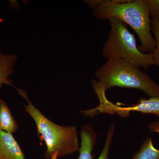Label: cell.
I'll use <instances>...</instances> for the list:
<instances>
[{
  "label": "cell",
  "mask_w": 159,
  "mask_h": 159,
  "mask_svg": "<svg viewBox=\"0 0 159 159\" xmlns=\"http://www.w3.org/2000/svg\"><path fill=\"white\" fill-rule=\"evenodd\" d=\"M17 59L16 55L3 53L0 49V88L4 84L13 86L9 77L14 72Z\"/></svg>",
  "instance_id": "cell-8"
},
{
  "label": "cell",
  "mask_w": 159,
  "mask_h": 159,
  "mask_svg": "<svg viewBox=\"0 0 159 159\" xmlns=\"http://www.w3.org/2000/svg\"><path fill=\"white\" fill-rule=\"evenodd\" d=\"M115 128L116 125L114 124H111L109 126L104 146L97 159H111L109 154L115 134Z\"/></svg>",
  "instance_id": "cell-11"
},
{
  "label": "cell",
  "mask_w": 159,
  "mask_h": 159,
  "mask_svg": "<svg viewBox=\"0 0 159 159\" xmlns=\"http://www.w3.org/2000/svg\"><path fill=\"white\" fill-rule=\"evenodd\" d=\"M85 3L93 9V15L97 19L116 18L128 25L139 36V50L144 53L153 52L156 41L152 33L148 0H91Z\"/></svg>",
  "instance_id": "cell-1"
},
{
  "label": "cell",
  "mask_w": 159,
  "mask_h": 159,
  "mask_svg": "<svg viewBox=\"0 0 159 159\" xmlns=\"http://www.w3.org/2000/svg\"><path fill=\"white\" fill-rule=\"evenodd\" d=\"M132 159H159V149L154 146L150 138H147Z\"/></svg>",
  "instance_id": "cell-10"
},
{
  "label": "cell",
  "mask_w": 159,
  "mask_h": 159,
  "mask_svg": "<svg viewBox=\"0 0 159 159\" xmlns=\"http://www.w3.org/2000/svg\"><path fill=\"white\" fill-rule=\"evenodd\" d=\"M152 32L153 33L156 41V47L152 52L155 66L159 68V23L155 19H151Z\"/></svg>",
  "instance_id": "cell-12"
},
{
  "label": "cell",
  "mask_w": 159,
  "mask_h": 159,
  "mask_svg": "<svg viewBox=\"0 0 159 159\" xmlns=\"http://www.w3.org/2000/svg\"><path fill=\"white\" fill-rule=\"evenodd\" d=\"M0 159H26L12 134L0 130Z\"/></svg>",
  "instance_id": "cell-6"
},
{
  "label": "cell",
  "mask_w": 159,
  "mask_h": 159,
  "mask_svg": "<svg viewBox=\"0 0 159 159\" xmlns=\"http://www.w3.org/2000/svg\"><path fill=\"white\" fill-rule=\"evenodd\" d=\"M149 11L152 18L157 20L159 23V0H148Z\"/></svg>",
  "instance_id": "cell-13"
},
{
  "label": "cell",
  "mask_w": 159,
  "mask_h": 159,
  "mask_svg": "<svg viewBox=\"0 0 159 159\" xmlns=\"http://www.w3.org/2000/svg\"><path fill=\"white\" fill-rule=\"evenodd\" d=\"M148 128L151 132H156L159 134V121H153L149 123Z\"/></svg>",
  "instance_id": "cell-14"
},
{
  "label": "cell",
  "mask_w": 159,
  "mask_h": 159,
  "mask_svg": "<svg viewBox=\"0 0 159 159\" xmlns=\"http://www.w3.org/2000/svg\"><path fill=\"white\" fill-rule=\"evenodd\" d=\"M91 80L95 93H106L111 88L135 89L149 97H159V84L148 74L128 61L119 58L107 60L95 73Z\"/></svg>",
  "instance_id": "cell-3"
},
{
  "label": "cell",
  "mask_w": 159,
  "mask_h": 159,
  "mask_svg": "<svg viewBox=\"0 0 159 159\" xmlns=\"http://www.w3.org/2000/svg\"><path fill=\"white\" fill-rule=\"evenodd\" d=\"M110 29L107 39L102 46V57L107 60H124L139 68L147 70L155 66L152 53H142L136 40L125 23L116 18L109 20Z\"/></svg>",
  "instance_id": "cell-4"
},
{
  "label": "cell",
  "mask_w": 159,
  "mask_h": 159,
  "mask_svg": "<svg viewBox=\"0 0 159 159\" xmlns=\"http://www.w3.org/2000/svg\"><path fill=\"white\" fill-rule=\"evenodd\" d=\"M99 114H118L120 116H128L130 112H138L145 114H153L159 118V97L149 99L141 98L136 104L125 106L121 103L114 104L107 99L99 105Z\"/></svg>",
  "instance_id": "cell-5"
},
{
  "label": "cell",
  "mask_w": 159,
  "mask_h": 159,
  "mask_svg": "<svg viewBox=\"0 0 159 159\" xmlns=\"http://www.w3.org/2000/svg\"><path fill=\"white\" fill-rule=\"evenodd\" d=\"M80 137V148L78 159H93V152L98 138L97 133L90 124H85L81 126Z\"/></svg>",
  "instance_id": "cell-7"
},
{
  "label": "cell",
  "mask_w": 159,
  "mask_h": 159,
  "mask_svg": "<svg viewBox=\"0 0 159 159\" xmlns=\"http://www.w3.org/2000/svg\"><path fill=\"white\" fill-rule=\"evenodd\" d=\"M18 127L7 102L0 99V130L12 134L17 131Z\"/></svg>",
  "instance_id": "cell-9"
},
{
  "label": "cell",
  "mask_w": 159,
  "mask_h": 159,
  "mask_svg": "<svg viewBox=\"0 0 159 159\" xmlns=\"http://www.w3.org/2000/svg\"><path fill=\"white\" fill-rule=\"evenodd\" d=\"M15 88L27 101L25 111L35 122L41 141L45 142V159H59L79 152L80 142L76 126H63L52 122L34 106L25 90Z\"/></svg>",
  "instance_id": "cell-2"
}]
</instances>
